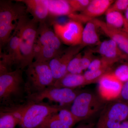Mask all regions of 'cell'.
<instances>
[{
  "label": "cell",
  "mask_w": 128,
  "mask_h": 128,
  "mask_svg": "<svg viewBox=\"0 0 128 128\" xmlns=\"http://www.w3.org/2000/svg\"><path fill=\"white\" fill-rule=\"evenodd\" d=\"M124 16H125V18H126L128 23V10L125 12Z\"/></svg>",
  "instance_id": "obj_35"
},
{
  "label": "cell",
  "mask_w": 128,
  "mask_h": 128,
  "mask_svg": "<svg viewBox=\"0 0 128 128\" xmlns=\"http://www.w3.org/2000/svg\"><path fill=\"white\" fill-rule=\"evenodd\" d=\"M110 70L101 69L96 70H87L83 74L87 84L99 80L104 74L109 72Z\"/></svg>",
  "instance_id": "obj_26"
},
{
  "label": "cell",
  "mask_w": 128,
  "mask_h": 128,
  "mask_svg": "<svg viewBox=\"0 0 128 128\" xmlns=\"http://www.w3.org/2000/svg\"><path fill=\"white\" fill-rule=\"evenodd\" d=\"M124 83L113 73L104 74L98 80V91L102 100L111 101L120 96Z\"/></svg>",
  "instance_id": "obj_13"
},
{
  "label": "cell",
  "mask_w": 128,
  "mask_h": 128,
  "mask_svg": "<svg viewBox=\"0 0 128 128\" xmlns=\"http://www.w3.org/2000/svg\"><path fill=\"white\" fill-rule=\"evenodd\" d=\"M6 51L0 52V66L5 67L9 70L10 67L16 66L19 68L22 62L19 40L18 32L15 28L11 36L6 44Z\"/></svg>",
  "instance_id": "obj_12"
},
{
  "label": "cell",
  "mask_w": 128,
  "mask_h": 128,
  "mask_svg": "<svg viewBox=\"0 0 128 128\" xmlns=\"http://www.w3.org/2000/svg\"><path fill=\"white\" fill-rule=\"evenodd\" d=\"M68 1L73 13L83 11L91 2L90 0H68Z\"/></svg>",
  "instance_id": "obj_28"
},
{
  "label": "cell",
  "mask_w": 128,
  "mask_h": 128,
  "mask_svg": "<svg viewBox=\"0 0 128 128\" xmlns=\"http://www.w3.org/2000/svg\"><path fill=\"white\" fill-rule=\"evenodd\" d=\"M116 62L102 57L100 58L94 59L90 64L88 70H96L101 69L110 70V68Z\"/></svg>",
  "instance_id": "obj_25"
},
{
  "label": "cell",
  "mask_w": 128,
  "mask_h": 128,
  "mask_svg": "<svg viewBox=\"0 0 128 128\" xmlns=\"http://www.w3.org/2000/svg\"><path fill=\"white\" fill-rule=\"evenodd\" d=\"M93 51L91 50H86L82 56L80 60L81 66L82 70L88 69L92 61L94 59Z\"/></svg>",
  "instance_id": "obj_30"
},
{
  "label": "cell",
  "mask_w": 128,
  "mask_h": 128,
  "mask_svg": "<svg viewBox=\"0 0 128 128\" xmlns=\"http://www.w3.org/2000/svg\"><path fill=\"white\" fill-rule=\"evenodd\" d=\"M51 24L56 34L62 42L70 46L82 44L84 28L82 22L71 19L64 24L52 22Z\"/></svg>",
  "instance_id": "obj_10"
},
{
  "label": "cell",
  "mask_w": 128,
  "mask_h": 128,
  "mask_svg": "<svg viewBox=\"0 0 128 128\" xmlns=\"http://www.w3.org/2000/svg\"><path fill=\"white\" fill-rule=\"evenodd\" d=\"M98 51L102 57L116 62L128 58V56L121 50L114 41L111 39L102 42L98 45Z\"/></svg>",
  "instance_id": "obj_17"
},
{
  "label": "cell",
  "mask_w": 128,
  "mask_h": 128,
  "mask_svg": "<svg viewBox=\"0 0 128 128\" xmlns=\"http://www.w3.org/2000/svg\"><path fill=\"white\" fill-rule=\"evenodd\" d=\"M22 70H9L0 66V102L9 107L14 106L25 93Z\"/></svg>",
  "instance_id": "obj_2"
},
{
  "label": "cell",
  "mask_w": 128,
  "mask_h": 128,
  "mask_svg": "<svg viewBox=\"0 0 128 128\" xmlns=\"http://www.w3.org/2000/svg\"><path fill=\"white\" fill-rule=\"evenodd\" d=\"M92 20L98 28L110 39L114 41L121 50L128 56V33L112 27L105 22L99 19L95 18Z\"/></svg>",
  "instance_id": "obj_15"
},
{
  "label": "cell",
  "mask_w": 128,
  "mask_h": 128,
  "mask_svg": "<svg viewBox=\"0 0 128 128\" xmlns=\"http://www.w3.org/2000/svg\"><path fill=\"white\" fill-rule=\"evenodd\" d=\"M50 25L47 22L38 24L36 41L41 48L35 60L49 62L62 50V42Z\"/></svg>",
  "instance_id": "obj_6"
},
{
  "label": "cell",
  "mask_w": 128,
  "mask_h": 128,
  "mask_svg": "<svg viewBox=\"0 0 128 128\" xmlns=\"http://www.w3.org/2000/svg\"><path fill=\"white\" fill-rule=\"evenodd\" d=\"M0 2V45L5 46L16 28L19 19L26 15L25 5L16 0Z\"/></svg>",
  "instance_id": "obj_4"
},
{
  "label": "cell",
  "mask_w": 128,
  "mask_h": 128,
  "mask_svg": "<svg viewBox=\"0 0 128 128\" xmlns=\"http://www.w3.org/2000/svg\"><path fill=\"white\" fill-rule=\"evenodd\" d=\"M26 6L27 12L32 16V19L38 24L47 22L49 16L44 0H18Z\"/></svg>",
  "instance_id": "obj_16"
},
{
  "label": "cell",
  "mask_w": 128,
  "mask_h": 128,
  "mask_svg": "<svg viewBox=\"0 0 128 128\" xmlns=\"http://www.w3.org/2000/svg\"><path fill=\"white\" fill-rule=\"evenodd\" d=\"M80 93L75 89L49 86L43 90L25 96L28 102H43L44 100L58 103L60 106L71 104Z\"/></svg>",
  "instance_id": "obj_7"
},
{
  "label": "cell",
  "mask_w": 128,
  "mask_h": 128,
  "mask_svg": "<svg viewBox=\"0 0 128 128\" xmlns=\"http://www.w3.org/2000/svg\"><path fill=\"white\" fill-rule=\"evenodd\" d=\"M38 24L26 15L18 20L16 26L22 56L19 69L22 70L33 62L34 59V47L36 40Z\"/></svg>",
  "instance_id": "obj_3"
},
{
  "label": "cell",
  "mask_w": 128,
  "mask_h": 128,
  "mask_svg": "<svg viewBox=\"0 0 128 128\" xmlns=\"http://www.w3.org/2000/svg\"><path fill=\"white\" fill-rule=\"evenodd\" d=\"M58 118L64 124L72 128L79 122L70 110L63 108L56 114Z\"/></svg>",
  "instance_id": "obj_24"
},
{
  "label": "cell",
  "mask_w": 128,
  "mask_h": 128,
  "mask_svg": "<svg viewBox=\"0 0 128 128\" xmlns=\"http://www.w3.org/2000/svg\"><path fill=\"white\" fill-rule=\"evenodd\" d=\"M87 84L82 74L67 73L59 80L55 81L53 86L58 88L75 89Z\"/></svg>",
  "instance_id": "obj_19"
},
{
  "label": "cell",
  "mask_w": 128,
  "mask_h": 128,
  "mask_svg": "<svg viewBox=\"0 0 128 128\" xmlns=\"http://www.w3.org/2000/svg\"><path fill=\"white\" fill-rule=\"evenodd\" d=\"M102 100L90 92H80L70 106V112L79 122L93 116L102 108Z\"/></svg>",
  "instance_id": "obj_8"
},
{
  "label": "cell",
  "mask_w": 128,
  "mask_h": 128,
  "mask_svg": "<svg viewBox=\"0 0 128 128\" xmlns=\"http://www.w3.org/2000/svg\"><path fill=\"white\" fill-rule=\"evenodd\" d=\"M113 73L121 82L123 83L127 82L128 81V65H121Z\"/></svg>",
  "instance_id": "obj_29"
},
{
  "label": "cell",
  "mask_w": 128,
  "mask_h": 128,
  "mask_svg": "<svg viewBox=\"0 0 128 128\" xmlns=\"http://www.w3.org/2000/svg\"><path fill=\"white\" fill-rule=\"evenodd\" d=\"M25 91L26 96L39 92L55 82L49 62L34 60L28 66Z\"/></svg>",
  "instance_id": "obj_5"
},
{
  "label": "cell",
  "mask_w": 128,
  "mask_h": 128,
  "mask_svg": "<svg viewBox=\"0 0 128 128\" xmlns=\"http://www.w3.org/2000/svg\"><path fill=\"white\" fill-rule=\"evenodd\" d=\"M114 1L112 0H92L86 8L79 14L73 13L68 16L72 20L80 22H87L106 13Z\"/></svg>",
  "instance_id": "obj_14"
},
{
  "label": "cell",
  "mask_w": 128,
  "mask_h": 128,
  "mask_svg": "<svg viewBox=\"0 0 128 128\" xmlns=\"http://www.w3.org/2000/svg\"><path fill=\"white\" fill-rule=\"evenodd\" d=\"M82 56V53L80 52L72 60L67 68V73L82 74L83 71L80 64Z\"/></svg>",
  "instance_id": "obj_27"
},
{
  "label": "cell",
  "mask_w": 128,
  "mask_h": 128,
  "mask_svg": "<svg viewBox=\"0 0 128 128\" xmlns=\"http://www.w3.org/2000/svg\"><path fill=\"white\" fill-rule=\"evenodd\" d=\"M120 96L124 100L128 102V81L124 83Z\"/></svg>",
  "instance_id": "obj_32"
},
{
  "label": "cell",
  "mask_w": 128,
  "mask_h": 128,
  "mask_svg": "<svg viewBox=\"0 0 128 128\" xmlns=\"http://www.w3.org/2000/svg\"><path fill=\"white\" fill-rule=\"evenodd\" d=\"M118 128H128V118L126 120L121 123Z\"/></svg>",
  "instance_id": "obj_34"
},
{
  "label": "cell",
  "mask_w": 128,
  "mask_h": 128,
  "mask_svg": "<svg viewBox=\"0 0 128 128\" xmlns=\"http://www.w3.org/2000/svg\"><path fill=\"white\" fill-rule=\"evenodd\" d=\"M128 118V102H112L104 108L94 128H118Z\"/></svg>",
  "instance_id": "obj_9"
},
{
  "label": "cell",
  "mask_w": 128,
  "mask_h": 128,
  "mask_svg": "<svg viewBox=\"0 0 128 128\" xmlns=\"http://www.w3.org/2000/svg\"><path fill=\"white\" fill-rule=\"evenodd\" d=\"M95 124L93 123L82 124L74 128H94Z\"/></svg>",
  "instance_id": "obj_33"
},
{
  "label": "cell",
  "mask_w": 128,
  "mask_h": 128,
  "mask_svg": "<svg viewBox=\"0 0 128 128\" xmlns=\"http://www.w3.org/2000/svg\"><path fill=\"white\" fill-rule=\"evenodd\" d=\"M18 118L10 110L4 108L0 112V128H16L18 125Z\"/></svg>",
  "instance_id": "obj_22"
},
{
  "label": "cell",
  "mask_w": 128,
  "mask_h": 128,
  "mask_svg": "<svg viewBox=\"0 0 128 128\" xmlns=\"http://www.w3.org/2000/svg\"><path fill=\"white\" fill-rule=\"evenodd\" d=\"M56 113L48 116L37 128H72L60 121Z\"/></svg>",
  "instance_id": "obj_23"
},
{
  "label": "cell",
  "mask_w": 128,
  "mask_h": 128,
  "mask_svg": "<svg viewBox=\"0 0 128 128\" xmlns=\"http://www.w3.org/2000/svg\"><path fill=\"white\" fill-rule=\"evenodd\" d=\"M84 46L82 44L70 46L62 50L54 58L49 62L54 79L59 80L67 73V68L72 60L80 53Z\"/></svg>",
  "instance_id": "obj_11"
},
{
  "label": "cell",
  "mask_w": 128,
  "mask_h": 128,
  "mask_svg": "<svg viewBox=\"0 0 128 128\" xmlns=\"http://www.w3.org/2000/svg\"><path fill=\"white\" fill-rule=\"evenodd\" d=\"M106 23L108 25L128 34V23L125 16L116 11H107Z\"/></svg>",
  "instance_id": "obj_21"
},
{
  "label": "cell",
  "mask_w": 128,
  "mask_h": 128,
  "mask_svg": "<svg viewBox=\"0 0 128 128\" xmlns=\"http://www.w3.org/2000/svg\"><path fill=\"white\" fill-rule=\"evenodd\" d=\"M128 9V0H118L109 8L107 11H116L121 12H126Z\"/></svg>",
  "instance_id": "obj_31"
},
{
  "label": "cell",
  "mask_w": 128,
  "mask_h": 128,
  "mask_svg": "<svg viewBox=\"0 0 128 128\" xmlns=\"http://www.w3.org/2000/svg\"><path fill=\"white\" fill-rule=\"evenodd\" d=\"M98 27L92 20L86 22L83 28L82 45L86 46L98 45L102 42L97 31Z\"/></svg>",
  "instance_id": "obj_20"
},
{
  "label": "cell",
  "mask_w": 128,
  "mask_h": 128,
  "mask_svg": "<svg viewBox=\"0 0 128 128\" xmlns=\"http://www.w3.org/2000/svg\"><path fill=\"white\" fill-rule=\"evenodd\" d=\"M5 108L18 118L20 128H37L48 116L58 112L64 107L27 101L22 105Z\"/></svg>",
  "instance_id": "obj_1"
},
{
  "label": "cell",
  "mask_w": 128,
  "mask_h": 128,
  "mask_svg": "<svg viewBox=\"0 0 128 128\" xmlns=\"http://www.w3.org/2000/svg\"><path fill=\"white\" fill-rule=\"evenodd\" d=\"M50 16H70L73 14L68 0H44Z\"/></svg>",
  "instance_id": "obj_18"
}]
</instances>
